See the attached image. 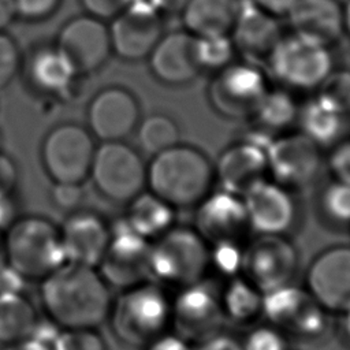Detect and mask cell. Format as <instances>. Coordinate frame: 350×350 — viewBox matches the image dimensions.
Masks as SVG:
<instances>
[{
  "mask_svg": "<svg viewBox=\"0 0 350 350\" xmlns=\"http://www.w3.org/2000/svg\"><path fill=\"white\" fill-rule=\"evenodd\" d=\"M41 301L60 329L96 328L108 319L111 295L97 268L64 261L41 280Z\"/></svg>",
  "mask_w": 350,
  "mask_h": 350,
  "instance_id": "1",
  "label": "cell"
},
{
  "mask_svg": "<svg viewBox=\"0 0 350 350\" xmlns=\"http://www.w3.org/2000/svg\"><path fill=\"white\" fill-rule=\"evenodd\" d=\"M213 182V164L190 145L176 144L146 165V187L175 209L196 206L212 191Z\"/></svg>",
  "mask_w": 350,
  "mask_h": 350,
  "instance_id": "2",
  "label": "cell"
},
{
  "mask_svg": "<svg viewBox=\"0 0 350 350\" xmlns=\"http://www.w3.org/2000/svg\"><path fill=\"white\" fill-rule=\"evenodd\" d=\"M5 261L23 280H42L64 261L59 227L40 215H26L7 227Z\"/></svg>",
  "mask_w": 350,
  "mask_h": 350,
  "instance_id": "3",
  "label": "cell"
},
{
  "mask_svg": "<svg viewBox=\"0 0 350 350\" xmlns=\"http://www.w3.org/2000/svg\"><path fill=\"white\" fill-rule=\"evenodd\" d=\"M108 319L116 339L142 349L171 325V299L159 283L146 280L122 290Z\"/></svg>",
  "mask_w": 350,
  "mask_h": 350,
  "instance_id": "4",
  "label": "cell"
},
{
  "mask_svg": "<svg viewBox=\"0 0 350 350\" xmlns=\"http://www.w3.org/2000/svg\"><path fill=\"white\" fill-rule=\"evenodd\" d=\"M150 279L159 284L185 287L209 271V245L190 227L172 226L150 241Z\"/></svg>",
  "mask_w": 350,
  "mask_h": 350,
  "instance_id": "5",
  "label": "cell"
},
{
  "mask_svg": "<svg viewBox=\"0 0 350 350\" xmlns=\"http://www.w3.org/2000/svg\"><path fill=\"white\" fill-rule=\"evenodd\" d=\"M261 317L290 340L313 343L325 336L329 312L313 295L293 283L262 294Z\"/></svg>",
  "mask_w": 350,
  "mask_h": 350,
  "instance_id": "6",
  "label": "cell"
},
{
  "mask_svg": "<svg viewBox=\"0 0 350 350\" xmlns=\"http://www.w3.org/2000/svg\"><path fill=\"white\" fill-rule=\"evenodd\" d=\"M97 141L86 126L64 122L44 135L40 159L52 183H83L89 172Z\"/></svg>",
  "mask_w": 350,
  "mask_h": 350,
  "instance_id": "7",
  "label": "cell"
},
{
  "mask_svg": "<svg viewBox=\"0 0 350 350\" xmlns=\"http://www.w3.org/2000/svg\"><path fill=\"white\" fill-rule=\"evenodd\" d=\"M89 179L107 200L129 204L146 187V164L124 141L97 144Z\"/></svg>",
  "mask_w": 350,
  "mask_h": 350,
  "instance_id": "8",
  "label": "cell"
},
{
  "mask_svg": "<svg viewBox=\"0 0 350 350\" xmlns=\"http://www.w3.org/2000/svg\"><path fill=\"white\" fill-rule=\"evenodd\" d=\"M267 62L278 81L299 90L317 89L334 70L328 46L294 33L280 38Z\"/></svg>",
  "mask_w": 350,
  "mask_h": 350,
  "instance_id": "9",
  "label": "cell"
},
{
  "mask_svg": "<svg viewBox=\"0 0 350 350\" xmlns=\"http://www.w3.org/2000/svg\"><path fill=\"white\" fill-rule=\"evenodd\" d=\"M226 317L220 301V290L205 278L180 287L171 301V325L174 334L197 343L221 331Z\"/></svg>",
  "mask_w": 350,
  "mask_h": 350,
  "instance_id": "10",
  "label": "cell"
},
{
  "mask_svg": "<svg viewBox=\"0 0 350 350\" xmlns=\"http://www.w3.org/2000/svg\"><path fill=\"white\" fill-rule=\"evenodd\" d=\"M268 89L264 72L254 63L232 62L216 71L208 88V98L221 116L243 119L254 115Z\"/></svg>",
  "mask_w": 350,
  "mask_h": 350,
  "instance_id": "11",
  "label": "cell"
},
{
  "mask_svg": "<svg viewBox=\"0 0 350 350\" xmlns=\"http://www.w3.org/2000/svg\"><path fill=\"white\" fill-rule=\"evenodd\" d=\"M298 264V250L287 237L256 235L245 243L242 276L264 294L291 283Z\"/></svg>",
  "mask_w": 350,
  "mask_h": 350,
  "instance_id": "12",
  "label": "cell"
},
{
  "mask_svg": "<svg viewBox=\"0 0 350 350\" xmlns=\"http://www.w3.org/2000/svg\"><path fill=\"white\" fill-rule=\"evenodd\" d=\"M150 241L134 232L124 217L111 227V239L97 265L108 286L120 290L150 279Z\"/></svg>",
  "mask_w": 350,
  "mask_h": 350,
  "instance_id": "13",
  "label": "cell"
},
{
  "mask_svg": "<svg viewBox=\"0 0 350 350\" xmlns=\"http://www.w3.org/2000/svg\"><path fill=\"white\" fill-rule=\"evenodd\" d=\"M53 44L78 75L96 72L112 55L108 22L85 12L66 21Z\"/></svg>",
  "mask_w": 350,
  "mask_h": 350,
  "instance_id": "14",
  "label": "cell"
},
{
  "mask_svg": "<svg viewBox=\"0 0 350 350\" xmlns=\"http://www.w3.org/2000/svg\"><path fill=\"white\" fill-rule=\"evenodd\" d=\"M250 232L287 237L298 224L299 209L291 190L262 179L242 196Z\"/></svg>",
  "mask_w": 350,
  "mask_h": 350,
  "instance_id": "15",
  "label": "cell"
},
{
  "mask_svg": "<svg viewBox=\"0 0 350 350\" xmlns=\"http://www.w3.org/2000/svg\"><path fill=\"white\" fill-rule=\"evenodd\" d=\"M268 174L287 189L312 183L321 168L320 146L301 131L273 138L267 148Z\"/></svg>",
  "mask_w": 350,
  "mask_h": 350,
  "instance_id": "16",
  "label": "cell"
},
{
  "mask_svg": "<svg viewBox=\"0 0 350 350\" xmlns=\"http://www.w3.org/2000/svg\"><path fill=\"white\" fill-rule=\"evenodd\" d=\"M139 120L141 109L135 96L122 86L98 90L86 108V127L100 142L124 141Z\"/></svg>",
  "mask_w": 350,
  "mask_h": 350,
  "instance_id": "17",
  "label": "cell"
},
{
  "mask_svg": "<svg viewBox=\"0 0 350 350\" xmlns=\"http://www.w3.org/2000/svg\"><path fill=\"white\" fill-rule=\"evenodd\" d=\"M264 134H250L241 142L227 148L219 157L215 168V179L220 189L243 196L249 189L267 178V148L271 138Z\"/></svg>",
  "mask_w": 350,
  "mask_h": 350,
  "instance_id": "18",
  "label": "cell"
},
{
  "mask_svg": "<svg viewBox=\"0 0 350 350\" xmlns=\"http://www.w3.org/2000/svg\"><path fill=\"white\" fill-rule=\"evenodd\" d=\"M306 290L329 313L350 305V246L336 245L320 252L306 272Z\"/></svg>",
  "mask_w": 350,
  "mask_h": 350,
  "instance_id": "19",
  "label": "cell"
},
{
  "mask_svg": "<svg viewBox=\"0 0 350 350\" xmlns=\"http://www.w3.org/2000/svg\"><path fill=\"white\" fill-rule=\"evenodd\" d=\"M161 14L129 5L108 22L112 55L124 62L148 59L163 31Z\"/></svg>",
  "mask_w": 350,
  "mask_h": 350,
  "instance_id": "20",
  "label": "cell"
},
{
  "mask_svg": "<svg viewBox=\"0 0 350 350\" xmlns=\"http://www.w3.org/2000/svg\"><path fill=\"white\" fill-rule=\"evenodd\" d=\"M194 208V230L208 245L226 239L243 241L250 232L241 196L223 189L209 191Z\"/></svg>",
  "mask_w": 350,
  "mask_h": 350,
  "instance_id": "21",
  "label": "cell"
},
{
  "mask_svg": "<svg viewBox=\"0 0 350 350\" xmlns=\"http://www.w3.org/2000/svg\"><path fill=\"white\" fill-rule=\"evenodd\" d=\"M66 261L97 268L111 239V227L97 213L75 209L59 227Z\"/></svg>",
  "mask_w": 350,
  "mask_h": 350,
  "instance_id": "22",
  "label": "cell"
},
{
  "mask_svg": "<svg viewBox=\"0 0 350 350\" xmlns=\"http://www.w3.org/2000/svg\"><path fill=\"white\" fill-rule=\"evenodd\" d=\"M278 19L252 0H241L238 16L230 33L235 49L250 63L267 62L283 37Z\"/></svg>",
  "mask_w": 350,
  "mask_h": 350,
  "instance_id": "23",
  "label": "cell"
},
{
  "mask_svg": "<svg viewBox=\"0 0 350 350\" xmlns=\"http://www.w3.org/2000/svg\"><path fill=\"white\" fill-rule=\"evenodd\" d=\"M148 60L152 74L165 85H186L201 71L196 56V36L187 30L163 34Z\"/></svg>",
  "mask_w": 350,
  "mask_h": 350,
  "instance_id": "24",
  "label": "cell"
},
{
  "mask_svg": "<svg viewBox=\"0 0 350 350\" xmlns=\"http://www.w3.org/2000/svg\"><path fill=\"white\" fill-rule=\"evenodd\" d=\"M286 18L294 34L328 48L345 33L338 0H298Z\"/></svg>",
  "mask_w": 350,
  "mask_h": 350,
  "instance_id": "25",
  "label": "cell"
},
{
  "mask_svg": "<svg viewBox=\"0 0 350 350\" xmlns=\"http://www.w3.org/2000/svg\"><path fill=\"white\" fill-rule=\"evenodd\" d=\"M26 71L30 85L51 96L66 93L79 77L55 44L40 45L34 49L29 56Z\"/></svg>",
  "mask_w": 350,
  "mask_h": 350,
  "instance_id": "26",
  "label": "cell"
},
{
  "mask_svg": "<svg viewBox=\"0 0 350 350\" xmlns=\"http://www.w3.org/2000/svg\"><path fill=\"white\" fill-rule=\"evenodd\" d=\"M241 0H189L182 10L185 30L196 37L230 34Z\"/></svg>",
  "mask_w": 350,
  "mask_h": 350,
  "instance_id": "27",
  "label": "cell"
},
{
  "mask_svg": "<svg viewBox=\"0 0 350 350\" xmlns=\"http://www.w3.org/2000/svg\"><path fill=\"white\" fill-rule=\"evenodd\" d=\"M124 220L134 232L153 241L175 226V208L152 191H142L129 202Z\"/></svg>",
  "mask_w": 350,
  "mask_h": 350,
  "instance_id": "28",
  "label": "cell"
},
{
  "mask_svg": "<svg viewBox=\"0 0 350 350\" xmlns=\"http://www.w3.org/2000/svg\"><path fill=\"white\" fill-rule=\"evenodd\" d=\"M220 301L226 321L249 325L261 317L262 293L242 275L227 279L220 290Z\"/></svg>",
  "mask_w": 350,
  "mask_h": 350,
  "instance_id": "29",
  "label": "cell"
},
{
  "mask_svg": "<svg viewBox=\"0 0 350 350\" xmlns=\"http://www.w3.org/2000/svg\"><path fill=\"white\" fill-rule=\"evenodd\" d=\"M38 324L31 302L21 291L0 293V343L29 339Z\"/></svg>",
  "mask_w": 350,
  "mask_h": 350,
  "instance_id": "30",
  "label": "cell"
},
{
  "mask_svg": "<svg viewBox=\"0 0 350 350\" xmlns=\"http://www.w3.org/2000/svg\"><path fill=\"white\" fill-rule=\"evenodd\" d=\"M346 115L340 113L319 96L305 104L298 111L301 133L319 146L335 144L345 130Z\"/></svg>",
  "mask_w": 350,
  "mask_h": 350,
  "instance_id": "31",
  "label": "cell"
},
{
  "mask_svg": "<svg viewBox=\"0 0 350 350\" xmlns=\"http://www.w3.org/2000/svg\"><path fill=\"white\" fill-rule=\"evenodd\" d=\"M135 130L141 150L152 157L179 144V127L168 115H149L139 120Z\"/></svg>",
  "mask_w": 350,
  "mask_h": 350,
  "instance_id": "32",
  "label": "cell"
},
{
  "mask_svg": "<svg viewBox=\"0 0 350 350\" xmlns=\"http://www.w3.org/2000/svg\"><path fill=\"white\" fill-rule=\"evenodd\" d=\"M298 111L291 94L282 89H268L253 116L264 129L284 130L297 120Z\"/></svg>",
  "mask_w": 350,
  "mask_h": 350,
  "instance_id": "33",
  "label": "cell"
},
{
  "mask_svg": "<svg viewBox=\"0 0 350 350\" xmlns=\"http://www.w3.org/2000/svg\"><path fill=\"white\" fill-rule=\"evenodd\" d=\"M319 213L328 228L350 230V183L335 180L319 197Z\"/></svg>",
  "mask_w": 350,
  "mask_h": 350,
  "instance_id": "34",
  "label": "cell"
},
{
  "mask_svg": "<svg viewBox=\"0 0 350 350\" xmlns=\"http://www.w3.org/2000/svg\"><path fill=\"white\" fill-rule=\"evenodd\" d=\"M235 45L230 34L196 37V56L201 70L219 71L234 62Z\"/></svg>",
  "mask_w": 350,
  "mask_h": 350,
  "instance_id": "35",
  "label": "cell"
},
{
  "mask_svg": "<svg viewBox=\"0 0 350 350\" xmlns=\"http://www.w3.org/2000/svg\"><path fill=\"white\" fill-rule=\"evenodd\" d=\"M243 241L226 239L209 245V269H215L220 276L230 279L242 275Z\"/></svg>",
  "mask_w": 350,
  "mask_h": 350,
  "instance_id": "36",
  "label": "cell"
},
{
  "mask_svg": "<svg viewBox=\"0 0 350 350\" xmlns=\"http://www.w3.org/2000/svg\"><path fill=\"white\" fill-rule=\"evenodd\" d=\"M317 89L323 101L346 116L350 113V70H332Z\"/></svg>",
  "mask_w": 350,
  "mask_h": 350,
  "instance_id": "37",
  "label": "cell"
},
{
  "mask_svg": "<svg viewBox=\"0 0 350 350\" xmlns=\"http://www.w3.org/2000/svg\"><path fill=\"white\" fill-rule=\"evenodd\" d=\"M53 350H108V346L96 328H77L62 329Z\"/></svg>",
  "mask_w": 350,
  "mask_h": 350,
  "instance_id": "38",
  "label": "cell"
},
{
  "mask_svg": "<svg viewBox=\"0 0 350 350\" xmlns=\"http://www.w3.org/2000/svg\"><path fill=\"white\" fill-rule=\"evenodd\" d=\"M241 345L242 350H290L286 335L268 323L252 328Z\"/></svg>",
  "mask_w": 350,
  "mask_h": 350,
  "instance_id": "39",
  "label": "cell"
},
{
  "mask_svg": "<svg viewBox=\"0 0 350 350\" xmlns=\"http://www.w3.org/2000/svg\"><path fill=\"white\" fill-rule=\"evenodd\" d=\"M21 49L10 34L0 31V90L5 89L21 70Z\"/></svg>",
  "mask_w": 350,
  "mask_h": 350,
  "instance_id": "40",
  "label": "cell"
},
{
  "mask_svg": "<svg viewBox=\"0 0 350 350\" xmlns=\"http://www.w3.org/2000/svg\"><path fill=\"white\" fill-rule=\"evenodd\" d=\"M15 18L26 22H41L56 14L62 0H12Z\"/></svg>",
  "mask_w": 350,
  "mask_h": 350,
  "instance_id": "41",
  "label": "cell"
},
{
  "mask_svg": "<svg viewBox=\"0 0 350 350\" xmlns=\"http://www.w3.org/2000/svg\"><path fill=\"white\" fill-rule=\"evenodd\" d=\"M83 197L81 183H52L51 200L55 206L75 211Z\"/></svg>",
  "mask_w": 350,
  "mask_h": 350,
  "instance_id": "42",
  "label": "cell"
},
{
  "mask_svg": "<svg viewBox=\"0 0 350 350\" xmlns=\"http://www.w3.org/2000/svg\"><path fill=\"white\" fill-rule=\"evenodd\" d=\"M79 3L85 14L109 22L129 7L130 0H79Z\"/></svg>",
  "mask_w": 350,
  "mask_h": 350,
  "instance_id": "43",
  "label": "cell"
},
{
  "mask_svg": "<svg viewBox=\"0 0 350 350\" xmlns=\"http://www.w3.org/2000/svg\"><path fill=\"white\" fill-rule=\"evenodd\" d=\"M328 167L335 180L350 183V139L335 145L328 157Z\"/></svg>",
  "mask_w": 350,
  "mask_h": 350,
  "instance_id": "44",
  "label": "cell"
},
{
  "mask_svg": "<svg viewBox=\"0 0 350 350\" xmlns=\"http://www.w3.org/2000/svg\"><path fill=\"white\" fill-rule=\"evenodd\" d=\"M191 350H242L241 340L232 335L217 332L191 346Z\"/></svg>",
  "mask_w": 350,
  "mask_h": 350,
  "instance_id": "45",
  "label": "cell"
},
{
  "mask_svg": "<svg viewBox=\"0 0 350 350\" xmlns=\"http://www.w3.org/2000/svg\"><path fill=\"white\" fill-rule=\"evenodd\" d=\"M18 172L12 160L0 152V198L10 197L16 186Z\"/></svg>",
  "mask_w": 350,
  "mask_h": 350,
  "instance_id": "46",
  "label": "cell"
},
{
  "mask_svg": "<svg viewBox=\"0 0 350 350\" xmlns=\"http://www.w3.org/2000/svg\"><path fill=\"white\" fill-rule=\"evenodd\" d=\"M191 343L175 334H163L149 342L142 350H191Z\"/></svg>",
  "mask_w": 350,
  "mask_h": 350,
  "instance_id": "47",
  "label": "cell"
},
{
  "mask_svg": "<svg viewBox=\"0 0 350 350\" xmlns=\"http://www.w3.org/2000/svg\"><path fill=\"white\" fill-rule=\"evenodd\" d=\"M257 7L264 10L265 12L282 18L287 16L293 7L297 4L298 0H252Z\"/></svg>",
  "mask_w": 350,
  "mask_h": 350,
  "instance_id": "48",
  "label": "cell"
},
{
  "mask_svg": "<svg viewBox=\"0 0 350 350\" xmlns=\"http://www.w3.org/2000/svg\"><path fill=\"white\" fill-rule=\"evenodd\" d=\"M336 320V331L340 342L350 349V305L339 310Z\"/></svg>",
  "mask_w": 350,
  "mask_h": 350,
  "instance_id": "49",
  "label": "cell"
},
{
  "mask_svg": "<svg viewBox=\"0 0 350 350\" xmlns=\"http://www.w3.org/2000/svg\"><path fill=\"white\" fill-rule=\"evenodd\" d=\"M14 19L15 11L12 0H0V31H5Z\"/></svg>",
  "mask_w": 350,
  "mask_h": 350,
  "instance_id": "50",
  "label": "cell"
},
{
  "mask_svg": "<svg viewBox=\"0 0 350 350\" xmlns=\"http://www.w3.org/2000/svg\"><path fill=\"white\" fill-rule=\"evenodd\" d=\"M3 350H52V349L34 338H29L22 342L5 345V349Z\"/></svg>",
  "mask_w": 350,
  "mask_h": 350,
  "instance_id": "51",
  "label": "cell"
},
{
  "mask_svg": "<svg viewBox=\"0 0 350 350\" xmlns=\"http://www.w3.org/2000/svg\"><path fill=\"white\" fill-rule=\"evenodd\" d=\"M189 0H157L159 10L163 14H180Z\"/></svg>",
  "mask_w": 350,
  "mask_h": 350,
  "instance_id": "52",
  "label": "cell"
},
{
  "mask_svg": "<svg viewBox=\"0 0 350 350\" xmlns=\"http://www.w3.org/2000/svg\"><path fill=\"white\" fill-rule=\"evenodd\" d=\"M343 30L350 37V0L343 5Z\"/></svg>",
  "mask_w": 350,
  "mask_h": 350,
  "instance_id": "53",
  "label": "cell"
},
{
  "mask_svg": "<svg viewBox=\"0 0 350 350\" xmlns=\"http://www.w3.org/2000/svg\"><path fill=\"white\" fill-rule=\"evenodd\" d=\"M7 261H5V250H4V239L0 235V272L7 268Z\"/></svg>",
  "mask_w": 350,
  "mask_h": 350,
  "instance_id": "54",
  "label": "cell"
}]
</instances>
